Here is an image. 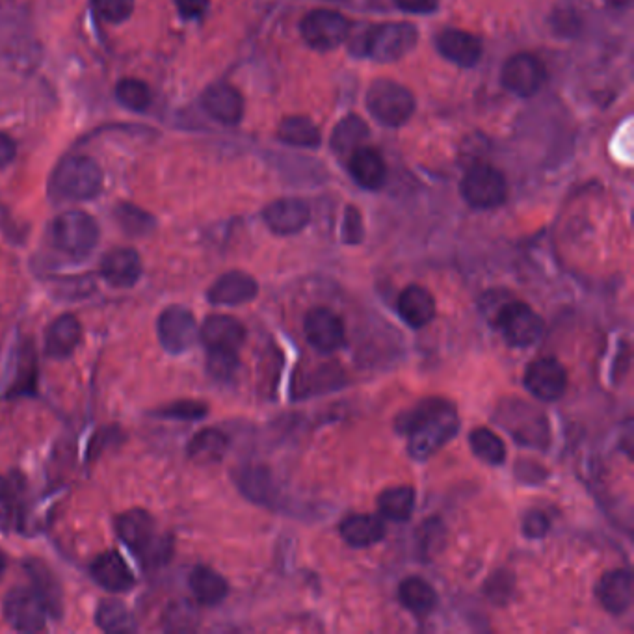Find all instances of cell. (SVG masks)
Instances as JSON below:
<instances>
[{
  "label": "cell",
  "mask_w": 634,
  "mask_h": 634,
  "mask_svg": "<svg viewBox=\"0 0 634 634\" xmlns=\"http://www.w3.org/2000/svg\"><path fill=\"white\" fill-rule=\"evenodd\" d=\"M116 220L119 227H123V231H127L133 237H142L147 235L153 229V216H149L147 212L133 207V205H118L116 209Z\"/></svg>",
  "instance_id": "obj_38"
},
{
  "label": "cell",
  "mask_w": 634,
  "mask_h": 634,
  "mask_svg": "<svg viewBox=\"0 0 634 634\" xmlns=\"http://www.w3.org/2000/svg\"><path fill=\"white\" fill-rule=\"evenodd\" d=\"M549 529V519L542 512H532L525 519V534L530 538H542Z\"/></svg>",
  "instance_id": "obj_45"
},
{
  "label": "cell",
  "mask_w": 634,
  "mask_h": 634,
  "mask_svg": "<svg viewBox=\"0 0 634 634\" xmlns=\"http://www.w3.org/2000/svg\"><path fill=\"white\" fill-rule=\"evenodd\" d=\"M237 484L240 491L253 502L268 504L274 499V482L270 471L261 465H248L238 469Z\"/></svg>",
  "instance_id": "obj_29"
},
{
  "label": "cell",
  "mask_w": 634,
  "mask_h": 634,
  "mask_svg": "<svg viewBox=\"0 0 634 634\" xmlns=\"http://www.w3.org/2000/svg\"><path fill=\"white\" fill-rule=\"evenodd\" d=\"M363 237V225H361V216L357 212L356 207H348L346 211V220H344V240L350 244H356Z\"/></svg>",
  "instance_id": "obj_43"
},
{
  "label": "cell",
  "mask_w": 634,
  "mask_h": 634,
  "mask_svg": "<svg viewBox=\"0 0 634 634\" xmlns=\"http://www.w3.org/2000/svg\"><path fill=\"white\" fill-rule=\"evenodd\" d=\"M116 530L119 540L146 564L166 560V549H170V545L164 538L157 536L155 519L146 510H131L121 514L116 521Z\"/></svg>",
  "instance_id": "obj_2"
},
{
  "label": "cell",
  "mask_w": 634,
  "mask_h": 634,
  "mask_svg": "<svg viewBox=\"0 0 634 634\" xmlns=\"http://www.w3.org/2000/svg\"><path fill=\"white\" fill-rule=\"evenodd\" d=\"M15 489L10 480L0 476V530H6L15 516Z\"/></svg>",
  "instance_id": "obj_42"
},
{
  "label": "cell",
  "mask_w": 634,
  "mask_h": 634,
  "mask_svg": "<svg viewBox=\"0 0 634 634\" xmlns=\"http://www.w3.org/2000/svg\"><path fill=\"white\" fill-rule=\"evenodd\" d=\"M350 173L359 185L376 190L384 185L387 170L378 151L370 147H357L350 157Z\"/></svg>",
  "instance_id": "obj_26"
},
{
  "label": "cell",
  "mask_w": 634,
  "mask_h": 634,
  "mask_svg": "<svg viewBox=\"0 0 634 634\" xmlns=\"http://www.w3.org/2000/svg\"><path fill=\"white\" fill-rule=\"evenodd\" d=\"M493 324L501 331L504 341L517 348L538 343L545 331L543 318L529 304L517 300L502 304L495 313Z\"/></svg>",
  "instance_id": "obj_6"
},
{
  "label": "cell",
  "mask_w": 634,
  "mask_h": 634,
  "mask_svg": "<svg viewBox=\"0 0 634 634\" xmlns=\"http://www.w3.org/2000/svg\"><path fill=\"white\" fill-rule=\"evenodd\" d=\"M408 452L415 460H428L443 449L460 430L456 406L443 398H428L408 415L404 423Z\"/></svg>",
  "instance_id": "obj_1"
},
{
  "label": "cell",
  "mask_w": 634,
  "mask_h": 634,
  "mask_svg": "<svg viewBox=\"0 0 634 634\" xmlns=\"http://www.w3.org/2000/svg\"><path fill=\"white\" fill-rule=\"evenodd\" d=\"M257 294V281L246 272L233 270L216 279L207 296L209 302L214 305H242L255 300Z\"/></svg>",
  "instance_id": "obj_18"
},
{
  "label": "cell",
  "mask_w": 634,
  "mask_h": 634,
  "mask_svg": "<svg viewBox=\"0 0 634 634\" xmlns=\"http://www.w3.org/2000/svg\"><path fill=\"white\" fill-rule=\"evenodd\" d=\"M203 108L212 119L224 123V125H237L244 116V99L237 88L220 82L212 84L203 93Z\"/></svg>",
  "instance_id": "obj_19"
},
{
  "label": "cell",
  "mask_w": 634,
  "mask_h": 634,
  "mask_svg": "<svg viewBox=\"0 0 634 634\" xmlns=\"http://www.w3.org/2000/svg\"><path fill=\"white\" fill-rule=\"evenodd\" d=\"M15 153H17V149H15L14 140L10 136L0 133V170L6 168L15 159Z\"/></svg>",
  "instance_id": "obj_47"
},
{
  "label": "cell",
  "mask_w": 634,
  "mask_h": 634,
  "mask_svg": "<svg viewBox=\"0 0 634 634\" xmlns=\"http://www.w3.org/2000/svg\"><path fill=\"white\" fill-rule=\"evenodd\" d=\"M597 597L610 614H623L633 605V575L627 569L608 571L597 584Z\"/></svg>",
  "instance_id": "obj_20"
},
{
  "label": "cell",
  "mask_w": 634,
  "mask_h": 634,
  "mask_svg": "<svg viewBox=\"0 0 634 634\" xmlns=\"http://www.w3.org/2000/svg\"><path fill=\"white\" fill-rule=\"evenodd\" d=\"M304 331L309 344L324 354L339 350L346 339L343 318L328 307L311 309L305 315Z\"/></svg>",
  "instance_id": "obj_14"
},
{
  "label": "cell",
  "mask_w": 634,
  "mask_h": 634,
  "mask_svg": "<svg viewBox=\"0 0 634 634\" xmlns=\"http://www.w3.org/2000/svg\"><path fill=\"white\" fill-rule=\"evenodd\" d=\"M93 10L106 23H121L133 14L134 0H93Z\"/></svg>",
  "instance_id": "obj_40"
},
{
  "label": "cell",
  "mask_w": 634,
  "mask_h": 634,
  "mask_svg": "<svg viewBox=\"0 0 634 634\" xmlns=\"http://www.w3.org/2000/svg\"><path fill=\"white\" fill-rule=\"evenodd\" d=\"M413 508H415V489L411 486L385 489L378 497L380 514L391 521H408Z\"/></svg>",
  "instance_id": "obj_32"
},
{
  "label": "cell",
  "mask_w": 634,
  "mask_h": 634,
  "mask_svg": "<svg viewBox=\"0 0 634 634\" xmlns=\"http://www.w3.org/2000/svg\"><path fill=\"white\" fill-rule=\"evenodd\" d=\"M367 106L380 123L400 127L413 116L415 97L395 80H376L367 92Z\"/></svg>",
  "instance_id": "obj_5"
},
{
  "label": "cell",
  "mask_w": 634,
  "mask_h": 634,
  "mask_svg": "<svg viewBox=\"0 0 634 634\" xmlns=\"http://www.w3.org/2000/svg\"><path fill=\"white\" fill-rule=\"evenodd\" d=\"M266 225L278 235H294L309 224L311 211L304 199L283 198L270 203L263 212Z\"/></svg>",
  "instance_id": "obj_15"
},
{
  "label": "cell",
  "mask_w": 634,
  "mask_h": 634,
  "mask_svg": "<svg viewBox=\"0 0 634 634\" xmlns=\"http://www.w3.org/2000/svg\"><path fill=\"white\" fill-rule=\"evenodd\" d=\"M437 49L447 60L458 66L471 67L482 56V41L465 30H445L437 38Z\"/></svg>",
  "instance_id": "obj_23"
},
{
  "label": "cell",
  "mask_w": 634,
  "mask_h": 634,
  "mask_svg": "<svg viewBox=\"0 0 634 634\" xmlns=\"http://www.w3.org/2000/svg\"><path fill=\"white\" fill-rule=\"evenodd\" d=\"M339 530H341L344 542L352 547H370L374 543L382 542V538L385 536L382 519L369 516V514L346 517Z\"/></svg>",
  "instance_id": "obj_25"
},
{
  "label": "cell",
  "mask_w": 634,
  "mask_h": 634,
  "mask_svg": "<svg viewBox=\"0 0 634 634\" xmlns=\"http://www.w3.org/2000/svg\"><path fill=\"white\" fill-rule=\"evenodd\" d=\"M199 337L207 350L238 352V348L246 343V328L235 317L212 315L205 320Z\"/></svg>",
  "instance_id": "obj_17"
},
{
  "label": "cell",
  "mask_w": 634,
  "mask_h": 634,
  "mask_svg": "<svg viewBox=\"0 0 634 634\" xmlns=\"http://www.w3.org/2000/svg\"><path fill=\"white\" fill-rule=\"evenodd\" d=\"M506 194L508 185L504 175L488 164L473 166L463 177V199L475 209H495L504 203Z\"/></svg>",
  "instance_id": "obj_8"
},
{
  "label": "cell",
  "mask_w": 634,
  "mask_h": 634,
  "mask_svg": "<svg viewBox=\"0 0 634 634\" xmlns=\"http://www.w3.org/2000/svg\"><path fill=\"white\" fill-rule=\"evenodd\" d=\"M398 315L402 320L419 330L428 326L436 317V300L432 292L421 285H410L398 296Z\"/></svg>",
  "instance_id": "obj_21"
},
{
  "label": "cell",
  "mask_w": 634,
  "mask_h": 634,
  "mask_svg": "<svg viewBox=\"0 0 634 634\" xmlns=\"http://www.w3.org/2000/svg\"><path fill=\"white\" fill-rule=\"evenodd\" d=\"M103 172L90 157L75 155L64 160L54 173V188L66 199L86 201L101 192Z\"/></svg>",
  "instance_id": "obj_3"
},
{
  "label": "cell",
  "mask_w": 634,
  "mask_h": 634,
  "mask_svg": "<svg viewBox=\"0 0 634 634\" xmlns=\"http://www.w3.org/2000/svg\"><path fill=\"white\" fill-rule=\"evenodd\" d=\"M545 77L547 73L542 60L534 54H516L502 67L501 79L504 88L523 97L540 92V88L545 84Z\"/></svg>",
  "instance_id": "obj_13"
},
{
  "label": "cell",
  "mask_w": 634,
  "mask_h": 634,
  "mask_svg": "<svg viewBox=\"0 0 634 634\" xmlns=\"http://www.w3.org/2000/svg\"><path fill=\"white\" fill-rule=\"evenodd\" d=\"M369 138V127L359 116H346L331 134V147L335 153H354Z\"/></svg>",
  "instance_id": "obj_33"
},
{
  "label": "cell",
  "mask_w": 634,
  "mask_h": 634,
  "mask_svg": "<svg viewBox=\"0 0 634 634\" xmlns=\"http://www.w3.org/2000/svg\"><path fill=\"white\" fill-rule=\"evenodd\" d=\"M155 415L166 417V419H181V421H198L207 415V406L203 402L196 400H179L170 406H164Z\"/></svg>",
  "instance_id": "obj_39"
},
{
  "label": "cell",
  "mask_w": 634,
  "mask_h": 634,
  "mask_svg": "<svg viewBox=\"0 0 634 634\" xmlns=\"http://www.w3.org/2000/svg\"><path fill=\"white\" fill-rule=\"evenodd\" d=\"M398 8L410 14H428L434 12L439 0H395Z\"/></svg>",
  "instance_id": "obj_46"
},
{
  "label": "cell",
  "mask_w": 634,
  "mask_h": 634,
  "mask_svg": "<svg viewBox=\"0 0 634 634\" xmlns=\"http://www.w3.org/2000/svg\"><path fill=\"white\" fill-rule=\"evenodd\" d=\"M469 443L476 456L486 463L501 465L506 460L504 441L489 428H475L469 436Z\"/></svg>",
  "instance_id": "obj_35"
},
{
  "label": "cell",
  "mask_w": 634,
  "mask_h": 634,
  "mask_svg": "<svg viewBox=\"0 0 634 634\" xmlns=\"http://www.w3.org/2000/svg\"><path fill=\"white\" fill-rule=\"evenodd\" d=\"M211 0H175L179 14L185 19H196L207 12Z\"/></svg>",
  "instance_id": "obj_44"
},
{
  "label": "cell",
  "mask_w": 634,
  "mask_h": 634,
  "mask_svg": "<svg viewBox=\"0 0 634 634\" xmlns=\"http://www.w3.org/2000/svg\"><path fill=\"white\" fill-rule=\"evenodd\" d=\"M92 577L108 592H129L134 586L133 571L116 551H106L92 564Z\"/></svg>",
  "instance_id": "obj_22"
},
{
  "label": "cell",
  "mask_w": 634,
  "mask_h": 634,
  "mask_svg": "<svg viewBox=\"0 0 634 634\" xmlns=\"http://www.w3.org/2000/svg\"><path fill=\"white\" fill-rule=\"evenodd\" d=\"M350 34V21L335 10H313L302 21L305 43L317 51L339 47Z\"/></svg>",
  "instance_id": "obj_10"
},
{
  "label": "cell",
  "mask_w": 634,
  "mask_h": 634,
  "mask_svg": "<svg viewBox=\"0 0 634 634\" xmlns=\"http://www.w3.org/2000/svg\"><path fill=\"white\" fill-rule=\"evenodd\" d=\"M190 590L201 605L214 607L229 594V584L220 573L207 566H198L190 573Z\"/></svg>",
  "instance_id": "obj_27"
},
{
  "label": "cell",
  "mask_w": 634,
  "mask_h": 634,
  "mask_svg": "<svg viewBox=\"0 0 634 634\" xmlns=\"http://www.w3.org/2000/svg\"><path fill=\"white\" fill-rule=\"evenodd\" d=\"M525 387L532 397L543 402H555L568 389V372L555 357H540L532 361L525 372Z\"/></svg>",
  "instance_id": "obj_12"
},
{
  "label": "cell",
  "mask_w": 634,
  "mask_h": 634,
  "mask_svg": "<svg viewBox=\"0 0 634 634\" xmlns=\"http://www.w3.org/2000/svg\"><path fill=\"white\" fill-rule=\"evenodd\" d=\"M54 246L71 257H86L99 242V225L90 214L67 211L60 214L51 229Z\"/></svg>",
  "instance_id": "obj_4"
},
{
  "label": "cell",
  "mask_w": 634,
  "mask_h": 634,
  "mask_svg": "<svg viewBox=\"0 0 634 634\" xmlns=\"http://www.w3.org/2000/svg\"><path fill=\"white\" fill-rule=\"evenodd\" d=\"M95 621L105 633L110 634L134 633L138 629L133 612L116 599L101 601L95 614Z\"/></svg>",
  "instance_id": "obj_31"
},
{
  "label": "cell",
  "mask_w": 634,
  "mask_h": 634,
  "mask_svg": "<svg viewBox=\"0 0 634 634\" xmlns=\"http://www.w3.org/2000/svg\"><path fill=\"white\" fill-rule=\"evenodd\" d=\"M101 274L116 289H129L142 276V259L131 248L108 251L101 261Z\"/></svg>",
  "instance_id": "obj_16"
},
{
  "label": "cell",
  "mask_w": 634,
  "mask_h": 634,
  "mask_svg": "<svg viewBox=\"0 0 634 634\" xmlns=\"http://www.w3.org/2000/svg\"><path fill=\"white\" fill-rule=\"evenodd\" d=\"M207 367L216 380H229L238 369L237 352L209 350Z\"/></svg>",
  "instance_id": "obj_41"
},
{
  "label": "cell",
  "mask_w": 634,
  "mask_h": 634,
  "mask_svg": "<svg viewBox=\"0 0 634 634\" xmlns=\"http://www.w3.org/2000/svg\"><path fill=\"white\" fill-rule=\"evenodd\" d=\"M49 608L34 588H14L4 599L6 621L21 633H38L47 625Z\"/></svg>",
  "instance_id": "obj_9"
},
{
  "label": "cell",
  "mask_w": 634,
  "mask_h": 634,
  "mask_svg": "<svg viewBox=\"0 0 634 634\" xmlns=\"http://www.w3.org/2000/svg\"><path fill=\"white\" fill-rule=\"evenodd\" d=\"M6 566H8V560H6V555L0 551V579H2L4 573H6Z\"/></svg>",
  "instance_id": "obj_48"
},
{
  "label": "cell",
  "mask_w": 634,
  "mask_h": 634,
  "mask_svg": "<svg viewBox=\"0 0 634 634\" xmlns=\"http://www.w3.org/2000/svg\"><path fill=\"white\" fill-rule=\"evenodd\" d=\"M417 43V28L410 23H384L369 28L363 41V53L372 60L389 64L410 53Z\"/></svg>",
  "instance_id": "obj_7"
},
{
  "label": "cell",
  "mask_w": 634,
  "mask_h": 634,
  "mask_svg": "<svg viewBox=\"0 0 634 634\" xmlns=\"http://www.w3.org/2000/svg\"><path fill=\"white\" fill-rule=\"evenodd\" d=\"M398 599L417 616H426L437 607L436 590L421 577H410L398 586Z\"/></svg>",
  "instance_id": "obj_30"
},
{
  "label": "cell",
  "mask_w": 634,
  "mask_h": 634,
  "mask_svg": "<svg viewBox=\"0 0 634 634\" xmlns=\"http://www.w3.org/2000/svg\"><path fill=\"white\" fill-rule=\"evenodd\" d=\"M116 97L121 105L136 112H144L151 103V90L142 80L123 79L116 86Z\"/></svg>",
  "instance_id": "obj_36"
},
{
  "label": "cell",
  "mask_w": 634,
  "mask_h": 634,
  "mask_svg": "<svg viewBox=\"0 0 634 634\" xmlns=\"http://www.w3.org/2000/svg\"><path fill=\"white\" fill-rule=\"evenodd\" d=\"M227 447H229V439L222 430L205 428L190 439L188 456L192 462L211 465L224 458Z\"/></svg>",
  "instance_id": "obj_28"
},
{
  "label": "cell",
  "mask_w": 634,
  "mask_h": 634,
  "mask_svg": "<svg viewBox=\"0 0 634 634\" xmlns=\"http://www.w3.org/2000/svg\"><path fill=\"white\" fill-rule=\"evenodd\" d=\"M27 569L30 575H34V590L43 597L49 612L60 614V590L54 582L53 575L38 562H28Z\"/></svg>",
  "instance_id": "obj_37"
},
{
  "label": "cell",
  "mask_w": 634,
  "mask_h": 634,
  "mask_svg": "<svg viewBox=\"0 0 634 634\" xmlns=\"http://www.w3.org/2000/svg\"><path fill=\"white\" fill-rule=\"evenodd\" d=\"M82 341V326L79 318L62 315L56 318L45 333V354L53 359L69 357Z\"/></svg>",
  "instance_id": "obj_24"
},
{
  "label": "cell",
  "mask_w": 634,
  "mask_h": 634,
  "mask_svg": "<svg viewBox=\"0 0 634 634\" xmlns=\"http://www.w3.org/2000/svg\"><path fill=\"white\" fill-rule=\"evenodd\" d=\"M278 138L289 146L317 147L320 144V131L311 119L304 116H291L281 121Z\"/></svg>",
  "instance_id": "obj_34"
},
{
  "label": "cell",
  "mask_w": 634,
  "mask_h": 634,
  "mask_svg": "<svg viewBox=\"0 0 634 634\" xmlns=\"http://www.w3.org/2000/svg\"><path fill=\"white\" fill-rule=\"evenodd\" d=\"M157 331L162 348L170 354H183L190 350L199 337L196 318L181 305H172L162 311Z\"/></svg>",
  "instance_id": "obj_11"
}]
</instances>
